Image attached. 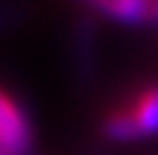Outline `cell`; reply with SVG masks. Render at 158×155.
Masks as SVG:
<instances>
[{
  "mask_svg": "<svg viewBox=\"0 0 158 155\" xmlns=\"http://www.w3.org/2000/svg\"><path fill=\"white\" fill-rule=\"evenodd\" d=\"M34 143L31 122L22 103L0 86V153L27 155Z\"/></svg>",
  "mask_w": 158,
  "mask_h": 155,
  "instance_id": "cell-2",
  "label": "cell"
},
{
  "mask_svg": "<svg viewBox=\"0 0 158 155\" xmlns=\"http://www.w3.org/2000/svg\"><path fill=\"white\" fill-rule=\"evenodd\" d=\"M101 131L118 143L158 136V84H148L125 105L108 110L101 119Z\"/></svg>",
  "mask_w": 158,
  "mask_h": 155,
  "instance_id": "cell-1",
  "label": "cell"
},
{
  "mask_svg": "<svg viewBox=\"0 0 158 155\" xmlns=\"http://www.w3.org/2000/svg\"><path fill=\"white\" fill-rule=\"evenodd\" d=\"M151 22H158V0H151Z\"/></svg>",
  "mask_w": 158,
  "mask_h": 155,
  "instance_id": "cell-4",
  "label": "cell"
},
{
  "mask_svg": "<svg viewBox=\"0 0 158 155\" xmlns=\"http://www.w3.org/2000/svg\"><path fill=\"white\" fill-rule=\"evenodd\" d=\"M79 2H84L89 10L98 12L103 17H113V0H79Z\"/></svg>",
  "mask_w": 158,
  "mask_h": 155,
  "instance_id": "cell-3",
  "label": "cell"
}]
</instances>
